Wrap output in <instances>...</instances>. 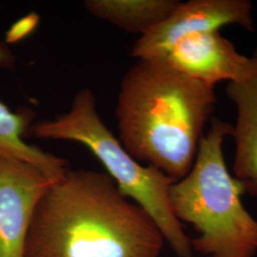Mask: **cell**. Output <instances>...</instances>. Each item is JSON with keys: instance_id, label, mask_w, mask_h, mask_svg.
<instances>
[{"instance_id": "7a4b0ae2", "label": "cell", "mask_w": 257, "mask_h": 257, "mask_svg": "<svg viewBox=\"0 0 257 257\" xmlns=\"http://www.w3.org/2000/svg\"><path fill=\"white\" fill-rule=\"evenodd\" d=\"M216 102L214 87L163 60L137 59L120 83V143L138 162L179 181L193 167Z\"/></svg>"}, {"instance_id": "ba28073f", "label": "cell", "mask_w": 257, "mask_h": 257, "mask_svg": "<svg viewBox=\"0 0 257 257\" xmlns=\"http://www.w3.org/2000/svg\"><path fill=\"white\" fill-rule=\"evenodd\" d=\"M251 57L252 74L244 80L228 83L226 93L237 110L231 133L235 145L234 177L245 193L257 195V49Z\"/></svg>"}, {"instance_id": "30bf717a", "label": "cell", "mask_w": 257, "mask_h": 257, "mask_svg": "<svg viewBox=\"0 0 257 257\" xmlns=\"http://www.w3.org/2000/svg\"><path fill=\"white\" fill-rule=\"evenodd\" d=\"M178 0H87L84 6L97 19L140 37L165 20Z\"/></svg>"}, {"instance_id": "6da1fadb", "label": "cell", "mask_w": 257, "mask_h": 257, "mask_svg": "<svg viewBox=\"0 0 257 257\" xmlns=\"http://www.w3.org/2000/svg\"><path fill=\"white\" fill-rule=\"evenodd\" d=\"M164 243L107 173L68 170L37 204L24 257H159Z\"/></svg>"}, {"instance_id": "9c48e42d", "label": "cell", "mask_w": 257, "mask_h": 257, "mask_svg": "<svg viewBox=\"0 0 257 257\" xmlns=\"http://www.w3.org/2000/svg\"><path fill=\"white\" fill-rule=\"evenodd\" d=\"M16 56L0 40V66L11 68ZM35 114L31 110L14 112L0 101V156L17 159L40 170L52 181L60 179L69 170L64 158L47 153L24 141L25 132L32 128Z\"/></svg>"}, {"instance_id": "277c9868", "label": "cell", "mask_w": 257, "mask_h": 257, "mask_svg": "<svg viewBox=\"0 0 257 257\" xmlns=\"http://www.w3.org/2000/svg\"><path fill=\"white\" fill-rule=\"evenodd\" d=\"M31 131L37 138L74 141L88 148L104 166L120 193L155 221L176 255L192 257L191 239L171 204L170 189L174 181L156 167L142 165L128 154L102 121L95 95L90 89L77 92L66 112L35 123Z\"/></svg>"}, {"instance_id": "8992f818", "label": "cell", "mask_w": 257, "mask_h": 257, "mask_svg": "<svg viewBox=\"0 0 257 257\" xmlns=\"http://www.w3.org/2000/svg\"><path fill=\"white\" fill-rule=\"evenodd\" d=\"M53 182L34 166L0 156V257H24L37 204Z\"/></svg>"}, {"instance_id": "52a82bcc", "label": "cell", "mask_w": 257, "mask_h": 257, "mask_svg": "<svg viewBox=\"0 0 257 257\" xmlns=\"http://www.w3.org/2000/svg\"><path fill=\"white\" fill-rule=\"evenodd\" d=\"M160 60L211 87L222 81L244 80L254 70L252 57L238 53L219 31L181 37L166 51Z\"/></svg>"}, {"instance_id": "3957f363", "label": "cell", "mask_w": 257, "mask_h": 257, "mask_svg": "<svg viewBox=\"0 0 257 257\" xmlns=\"http://www.w3.org/2000/svg\"><path fill=\"white\" fill-rule=\"evenodd\" d=\"M231 133L230 124L213 117L191 171L170 189L175 216L198 232L191 244L204 257L257 253V220L244 207L243 187L230 175L223 155V142Z\"/></svg>"}, {"instance_id": "5b68a950", "label": "cell", "mask_w": 257, "mask_h": 257, "mask_svg": "<svg viewBox=\"0 0 257 257\" xmlns=\"http://www.w3.org/2000/svg\"><path fill=\"white\" fill-rule=\"evenodd\" d=\"M253 7L248 0H190L180 2L161 23L141 36L132 48L137 59H160L181 37L196 33L219 31L236 24L254 31Z\"/></svg>"}]
</instances>
